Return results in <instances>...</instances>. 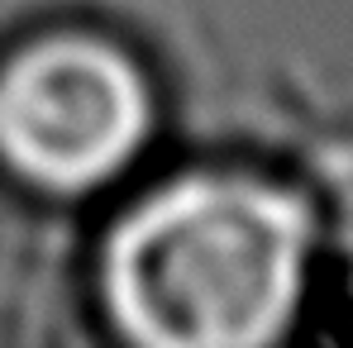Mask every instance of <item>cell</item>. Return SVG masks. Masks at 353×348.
<instances>
[{"instance_id": "1", "label": "cell", "mask_w": 353, "mask_h": 348, "mask_svg": "<svg viewBox=\"0 0 353 348\" xmlns=\"http://www.w3.org/2000/svg\"><path fill=\"white\" fill-rule=\"evenodd\" d=\"M310 205L243 172H191L143 196L105 243L115 325L153 348H258L310 291Z\"/></svg>"}, {"instance_id": "3", "label": "cell", "mask_w": 353, "mask_h": 348, "mask_svg": "<svg viewBox=\"0 0 353 348\" xmlns=\"http://www.w3.org/2000/svg\"><path fill=\"white\" fill-rule=\"evenodd\" d=\"M330 205H334V220L339 229L353 234V153L334 158V181H330Z\"/></svg>"}, {"instance_id": "2", "label": "cell", "mask_w": 353, "mask_h": 348, "mask_svg": "<svg viewBox=\"0 0 353 348\" xmlns=\"http://www.w3.org/2000/svg\"><path fill=\"white\" fill-rule=\"evenodd\" d=\"M153 86L110 39L53 34L0 67V163L34 191L86 196L139 163Z\"/></svg>"}]
</instances>
